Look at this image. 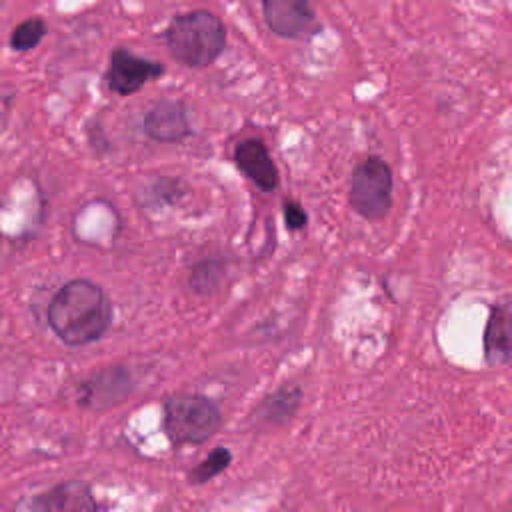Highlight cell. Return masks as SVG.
I'll return each instance as SVG.
<instances>
[{
	"label": "cell",
	"instance_id": "obj_2",
	"mask_svg": "<svg viewBox=\"0 0 512 512\" xmlns=\"http://www.w3.org/2000/svg\"><path fill=\"white\" fill-rule=\"evenodd\" d=\"M164 42L172 58L188 68L212 64L226 46L222 20L208 10H192L170 20Z\"/></svg>",
	"mask_w": 512,
	"mask_h": 512
},
{
	"label": "cell",
	"instance_id": "obj_14",
	"mask_svg": "<svg viewBox=\"0 0 512 512\" xmlns=\"http://www.w3.org/2000/svg\"><path fill=\"white\" fill-rule=\"evenodd\" d=\"M46 34V24L42 18H28L24 22H20L10 38V46L14 50H30L36 44H40V40Z\"/></svg>",
	"mask_w": 512,
	"mask_h": 512
},
{
	"label": "cell",
	"instance_id": "obj_5",
	"mask_svg": "<svg viewBox=\"0 0 512 512\" xmlns=\"http://www.w3.org/2000/svg\"><path fill=\"white\" fill-rule=\"evenodd\" d=\"M164 64L148 58H140L128 48H114L108 58L106 84L114 94L130 96L138 92L150 80H156L164 74Z\"/></svg>",
	"mask_w": 512,
	"mask_h": 512
},
{
	"label": "cell",
	"instance_id": "obj_13",
	"mask_svg": "<svg viewBox=\"0 0 512 512\" xmlns=\"http://www.w3.org/2000/svg\"><path fill=\"white\" fill-rule=\"evenodd\" d=\"M232 462V452L226 446H216L196 468L188 472L190 484H206L224 472Z\"/></svg>",
	"mask_w": 512,
	"mask_h": 512
},
{
	"label": "cell",
	"instance_id": "obj_6",
	"mask_svg": "<svg viewBox=\"0 0 512 512\" xmlns=\"http://www.w3.org/2000/svg\"><path fill=\"white\" fill-rule=\"evenodd\" d=\"M262 16L270 32L280 38H302L316 28L310 0H262Z\"/></svg>",
	"mask_w": 512,
	"mask_h": 512
},
{
	"label": "cell",
	"instance_id": "obj_8",
	"mask_svg": "<svg viewBox=\"0 0 512 512\" xmlns=\"http://www.w3.org/2000/svg\"><path fill=\"white\" fill-rule=\"evenodd\" d=\"M234 162L244 176L264 192H274L280 186L278 168L260 138H244L234 148Z\"/></svg>",
	"mask_w": 512,
	"mask_h": 512
},
{
	"label": "cell",
	"instance_id": "obj_4",
	"mask_svg": "<svg viewBox=\"0 0 512 512\" xmlns=\"http://www.w3.org/2000/svg\"><path fill=\"white\" fill-rule=\"evenodd\" d=\"M392 170L380 156L364 158L350 176L348 204L350 208L366 218L380 220L392 206Z\"/></svg>",
	"mask_w": 512,
	"mask_h": 512
},
{
	"label": "cell",
	"instance_id": "obj_1",
	"mask_svg": "<svg viewBox=\"0 0 512 512\" xmlns=\"http://www.w3.org/2000/svg\"><path fill=\"white\" fill-rule=\"evenodd\" d=\"M112 322V304L102 286L76 278L66 282L48 306V324L68 346L100 340Z\"/></svg>",
	"mask_w": 512,
	"mask_h": 512
},
{
	"label": "cell",
	"instance_id": "obj_10",
	"mask_svg": "<svg viewBox=\"0 0 512 512\" xmlns=\"http://www.w3.org/2000/svg\"><path fill=\"white\" fill-rule=\"evenodd\" d=\"M510 324V302L494 304L484 330V356L492 366H506L510 362Z\"/></svg>",
	"mask_w": 512,
	"mask_h": 512
},
{
	"label": "cell",
	"instance_id": "obj_3",
	"mask_svg": "<svg viewBox=\"0 0 512 512\" xmlns=\"http://www.w3.org/2000/svg\"><path fill=\"white\" fill-rule=\"evenodd\" d=\"M164 434L172 446L208 442L222 426L218 404L196 392H176L164 400Z\"/></svg>",
	"mask_w": 512,
	"mask_h": 512
},
{
	"label": "cell",
	"instance_id": "obj_9",
	"mask_svg": "<svg viewBox=\"0 0 512 512\" xmlns=\"http://www.w3.org/2000/svg\"><path fill=\"white\" fill-rule=\"evenodd\" d=\"M134 388L130 372L122 366H114L94 374L80 386L78 402L90 408H106L122 402Z\"/></svg>",
	"mask_w": 512,
	"mask_h": 512
},
{
	"label": "cell",
	"instance_id": "obj_7",
	"mask_svg": "<svg viewBox=\"0 0 512 512\" xmlns=\"http://www.w3.org/2000/svg\"><path fill=\"white\" fill-rule=\"evenodd\" d=\"M142 130L156 142H180L188 138L192 124L186 104L172 98L154 102L142 116Z\"/></svg>",
	"mask_w": 512,
	"mask_h": 512
},
{
	"label": "cell",
	"instance_id": "obj_11",
	"mask_svg": "<svg viewBox=\"0 0 512 512\" xmlns=\"http://www.w3.org/2000/svg\"><path fill=\"white\" fill-rule=\"evenodd\" d=\"M22 506L30 510H96L98 508L90 488L78 480L58 484L52 490L36 496L32 502Z\"/></svg>",
	"mask_w": 512,
	"mask_h": 512
},
{
	"label": "cell",
	"instance_id": "obj_12",
	"mask_svg": "<svg viewBox=\"0 0 512 512\" xmlns=\"http://www.w3.org/2000/svg\"><path fill=\"white\" fill-rule=\"evenodd\" d=\"M302 390L292 384H284L268 394L256 410V416L268 424H286L298 410Z\"/></svg>",
	"mask_w": 512,
	"mask_h": 512
},
{
	"label": "cell",
	"instance_id": "obj_15",
	"mask_svg": "<svg viewBox=\"0 0 512 512\" xmlns=\"http://www.w3.org/2000/svg\"><path fill=\"white\" fill-rule=\"evenodd\" d=\"M308 222L306 210L296 200H284V224L290 232L302 230Z\"/></svg>",
	"mask_w": 512,
	"mask_h": 512
}]
</instances>
